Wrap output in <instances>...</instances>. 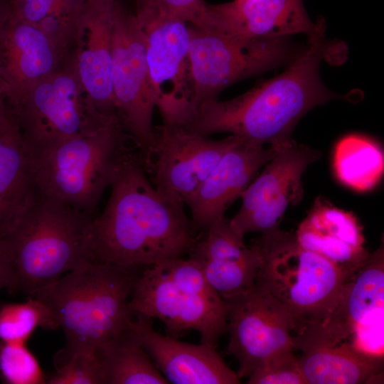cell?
Returning a JSON list of instances; mask_svg holds the SVG:
<instances>
[{
  "label": "cell",
  "instance_id": "1",
  "mask_svg": "<svg viewBox=\"0 0 384 384\" xmlns=\"http://www.w3.org/2000/svg\"><path fill=\"white\" fill-rule=\"evenodd\" d=\"M146 174L139 156L118 173L90 225V260L145 268L188 255L197 237L184 205L158 191Z\"/></svg>",
  "mask_w": 384,
  "mask_h": 384
},
{
  "label": "cell",
  "instance_id": "26",
  "mask_svg": "<svg viewBox=\"0 0 384 384\" xmlns=\"http://www.w3.org/2000/svg\"><path fill=\"white\" fill-rule=\"evenodd\" d=\"M198 263L210 287L224 301H228L255 287L262 257L258 247L252 242L241 256Z\"/></svg>",
  "mask_w": 384,
  "mask_h": 384
},
{
  "label": "cell",
  "instance_id": "21",
  "mask_svg": "<svg viewBox=\"0 0 384 384\" xmlns=\"http://www.w3.org/2000/svg\"><path fill=\"white\" fill-rule=\"evenodd\" d=\"M294 235L302 247L321 255L350 277L370 255L358 218L324 198L315 200Z\"/></svg>",
  "mask_w": 384,
  "mask_h": 384
},
{
  "label": "cell",
  "instance_id": "25",
  "mask_svg": "<svg viewBox=\"0 0 384 384\" xmlns=\"http://www.w3.org/2000/svg\"><path fill=\"white\" fill-rule=\"evenodd\" d=\"M383 159L376 142L361 134H348L335 146L334 169L343 184L357 191H366L380 181Z\"/></svg>",
  "mask_w": 384,
  "mask_h": 384
},
{
  "label": "cell",
  "instance_id": "23",
  "mask_svg": "<svg viewBox=\"0 0 384 384\" xmlns=\"http://www.w3.org/2000/svg\"><path fill=\"white\" fill-rule=\"evenodd\" d=\"M301 351L299 362L307 384L375 383L383 375V357L363 353L349 342Z\"/></svg>",
  "mask_w": 384,
  "mask_h": 384
},
{
  "label": "cell",
  "instance_id": "17",
  "mask_svg": "<svg viewBox=\"0 0 384 384\" xmlns=\"http://www.w3.org/2000/svg\"><path fill=\"white\" fill-rule=\"evenodd\" d=\"M118 0H85L72 50L80 80L96 109L116 115L112 87V47Z\"/></svg>",
  "mask_w": 384,
  "mask_h": 384
},
{
  "label": "cell",
  "instance_id": "16",
  "mask_svg": "<svg viewBox=\"0 0 384 384\" xmlns=\"http://www.w3.org/2000/svg\"><path fill=\"white\" fill-rule=\"evenodd\" d=\"M207 26H215L248 41H264L304 34L324 36L323 18L314 23L302 0H233L208 5Z\"/></svg>",
  "mask_w": 384,
  "mask_h": 384
},
{
  "label": "cell",
  "instance_id": "22",
  "mask_svg": "<svg viewBox=\"0 0 384 384\" xmlns=\"http://www.w3.org/2000/svg\"><path fill=\"white\" fill-rule=\"evenodd\" d=\"M38 192L28 146L5 102L0 110V240L15 229Z\"/></svg>",
  "mask_w": 384,
  "mask_h": 384
},
{
  "label": "cell",
  "instance_id": "9",
  "mask_svg": "<svg viewBox=\"0 0 384 384\" xmlns=\"http://www.w3.org/2000/svg\"><path fill=\"white\" fill-rule=\"evenodd\" d=\"M111 80L117 117L137 146L144 168L149 172L155 146L156 100L142 28L134 11L127 9L119 0L113 26Z\"/></svg>",
  "mask_w": 384,
  "mask_h": 384
},
{
  "label": "cell",
  "instance_id": "11",
  "mask_svg": "<svg viewBox=\"0 0 384 384\" xmlns=\"http://www.w3.org/2000/svg\"><path fill=\"white\" fill-rule=\"evenodd\" d=\"M383 247L370 253L366 262L346 283L341 299L317 329L294 337L300 351L318 345H334L347 338L359 351L374 356L383 353Z\"/></svg>",
  "mask_w": 384,
  "mask_h": 384
},
{
  "label": "cell",
  "instance_id": "33",
  "mask_svg": "<svg viewBox=\"0 0 384 384\" xmlns=\"http://www.w3.org/2000/svg\"><path fill=\"white\" fill-rule=\"evenodd\" d=\"M165 13L189 25L202 26L206 21L208 5L204 0H155Z\"/></svg>",
  "mask_w": 384,
  "mask_h": 384
},
{
  "label": "cell",
  "instance_id": "36",
  "mask_svg": "<svg viewBox=\"0 0 384 384\" xmlns=\"http://www.w3.org/2000/svg\"><path fill=\"white\" fill-rule=\"evenodd\" d=\"M6 16V2L5 0H0V26Z\"/></svg>",
  "mask_w": 384,
  "mask_h": 384
},
{
  "label": "cell",
  "instance_id": "5",
  "mask_svg": "<svg viewBox=\"0 0 384 384\" xmlns=\"http://www.w3.org/2000/svg\"><path fill=\"white\" fill-rule=\"evenodd\" d=\"M94 217L38 191L4 238L10 260L7 290L31 297L90 260L87 242Z\"/></svg>",
  "mask_w": 384,
  "mask_h": 384
},
{
  "label": "cell",
  "instance_id": "29",
  "mask_svg": "<svg viewBox=\"0 0 384 384\" xmlns=\"http://www.w3.org/2000/svg\"><path fill=\"white\" fill-rule=\"evenodd\" d=\"M48 384H104L100 361L94 352L77 353L55 365Z\"/></svg>",
  "mask_w": 384,
  "mask_h": 384
},
{
  "label": "cell",
  "instance_id": "30",
  "mask_svg": "<svg viewBox=\"0 0 384 384\" xmlns=\"http://www.w3.org/2000/svg\"><path fill=\"white\" fill-rule=\"evenodd\" d=\"M158 265L179 289L210 298L220 297L208 282L200 265L193 259L177 257Z\"/></svg>",
  "mask_w": 384,
  "mask_h": 384
},
{
  "label": "cell",
  "instance_id": "14",
  "mask_svg": "<svg viewBox=\"0 0 384 384\" xmlns=\"http://www.w3.org/2000/svg\"><path fill=\"white\" fill-rule=\"evenodd\" d=\"M154 138L149 172L151 183L161 193L184 206L222 156L242 141L233 135L212 139L166 124L154 127Z\"/></svg>",
  "mask_w": 384,
  "mask_h": 384
},
{
  "label": "cell",
  "instance_id": "10",
  "mask_svg": "<svg viewBox=\"0 0 384 384\" xmlns=\"http://www.w3.org/2000/svg\"><path fill=\"white\" fill-rule=\"evenodd\" d=\"M142 28L156 107L163 124L180 125L193 109L189 24L165 13L155 0H134Z\"/></svg>",
  "mask_w": 384,
  "mask_h": 384
},
{
  "label": "cell",
  "instance_id": "3",
  "mask_svg": "<svg viewBox=\"0 0 384 384\" xmlns=\"http://www.w3.org/2000/svg\"><path fill=\"white\" fill-rule=\"evenodd\" d=\"M142 269L87 260L31 296L46 305L64 333L66 344L55 365L95 351L129 326V300Z\"/></svg>",
  "mask_w": 384,
  "mask_h": 384
},
{
  "label": "cell",
  "instance_id": "20",
  "mask_svg": "<svg viewBox=\"0 0 384 384\" xmlns=\"http://www.w3.org/2000/svg\"><path fill=\"white\" fill-rule=\"evenodd\" d=\"M276 151L272 146L265 147L241 141L222 156L186 204L195 235L225 216L228 207L240 197Z\"/></svg>",
  "mask_w": 384,
  "mask_h": 384
},
{
  "label": "cell",
  "instance_id": "28",
  "mask_svg": "<svg viewBox=\"0 0 384 384\" xmlns=\"http://www.w3.org/2000/svg\"><path fill=\"white\" fill-rule=\"evenodd\" d=\"M0 378L9 384H44L47 375L26 343L0 341Z\"/></svg>",
  "mask_w": 384,
  "mask_h": 384
},
{
  "label": "cell",
  "instance_id": "7",
  "mask_svg": "<svg viewBox=\"0 0 384 384\" xmlns=\"http://www.w3.org/2000/svg\"><path fill=\"white\" fill-rule=\"evenodd\" d=\"M7 106L30 150L92 134L117 117H106L96 109L82 85L72 53L58 69Z\"/></svg>",
  "mask_w": 384,
  "mask_h": 384
},
{
  "label": "cell",
  "instance_id": "31",
  "mask_svg": "<svg viewBox=\"0 0 384 384\" xmlns=\"http://www.w3.org/2000/svg\"><path fill=\"white\" fill-rule=\"evenodd\" d=\"M83 0H5L6 17L32 24L41 31L63 9Z\"/></svg>",
  "mask_w": 384,
  "mask_h": 384
},
{
  "label": "cell",
  "instance_id": "34",
  "mask_svg": "<svg viewBox=\"0 0 384 384\" xmlns=\"http://www.w3.org/2000/svg\"><path fill=\"white\" fill-rule=\"evenodd\" d=\"M10 260L9 250L4 239L0 240V290L6 288L9 282Z\"/></svg>",
  "mask_w": 384,
  "mask_h": 384
},
{
  "label": "cell",
  "instance_id": "27",
  "mask_svg": "<svg viewBox=\"0 0 384 384\" xmlns=\"http://www.w3.org/2000/svg\"><path fill=\"white\" fill-rule=\"evenodd\" d=\"M55 330L58 326L46 305L34 297L20 303L0 304V341L26 343L38 328Z\"/></svg>",
  "mask_w": 384,
  "mask_h": 384
},
{
  "label": "cell",
  "instance_id": "32",
  "mask_svg": "<svg viewBox=\"0 0 384 384\" xmlns=\"http://www.w3.org/2000/svg\"><path fill=\"white\" fill-rule=\"evenodd\" d=\"M247 378L249 384H307L293 351L271 358Z\"/></svg>",
  "mask_w": 384,
  "mask_h": 384
},
{
  "label": "cell",
  "instance_id": "12",
  "mask_svg": "<svg viewBox=\"0 0 384 384\" xmlns=\"http://www.w3.org/2000/svg\"><path fill=\"white\" fill-rule=\"evenodd\" d=\"M128 305L132 314L161 321L173 337L192 329L199 333L201 343L216 348L227 331L226 304L221 297L179 289L159 265L142 270Z\"/></svg>",
  "mask_w": 384,
  "mask_h": 384
},
{
  "label": "cell",
  "instance_id": "4",
  "mask_svg": "<svg viewBox=\"0 0 384 384\" xmlns=\"http://www.w3.org/2000/svg\"><path fill=\"white\" fill-rule=\"evenodd\" d=\"M253 242L262 257L255 286L287 320L293 336L319 328L353 276L280 228L261 234Z\"/></svg>",
  "mask_w": 384,
  "mask_h": 384
},
{
  "label": "cell",
  "instance_id": "24",
  "mask_svg": "<svg viewBox=\"0 0 384 384\" xmlns=\"http://www.w3.org/2000/svg\"><path fill=\"white\" fill-rule=\"evenodd\" d=\"M95 353L104 384L169 383L129 325L98 346Z\"/></svg>",
  "mask_w": 384,
  "mask_h": 384
},
{
  "label": "cell",
  "instance_id": "18",
  "mask_svg": "<svg viewBox=\"0 0 384 384\" xmlns=\"http://www.w3.org/2000/svg\"><path fill=\"white\" fill-rule=\"evenodd\" d=\"M70 54L36 26L5 16L0 26V78L6 104L14 105Z\"/></svg>",
  "mask_w": 384,
  "mask_h": 384
},
{
  "label": "cell",
  "instance_id": "35",
  "mask_svg": "<svg viewBox=\"0 0 384 384\" xmlns=\"http://www.w3.org/2000/svg\"><path fill=\"white\" fill-rule=\"evenodd\" d=\"M6 87L4 82L0 78V110L6 102Z\"/></svg>",
  "mask_w": 384,
  "mask_h": 384
},
{
  "label": "cell",
  "instance_id": "13",
  "mask_svg": "<svg viewBox=\"0 0 384 384\" xmlns=\"http://www.w3.org/2000/svg\"><path fill=\"white\" fill-rule=\"evenodd\" d=\"M321 152L292 139L277 148L262 173L241 194V206L230 220L240 234L267 233L279 228L280 220L289 206L302 201V175L317 161Z\"/></svg>",
  "mask_w": 384,
  "mask_h": 384
},
{
  "label": "cell",
  "instance_id": "8",
  "mask_svg": "<svg viewBox=\"0 0 384 384\" xmlns=\"http://www.w3.org/2000/svg\"><path fill=\"white\" fill-rule=\"evenodd\" d=\"M189 36L192 110L217 99L232 84L289 62L297 55L288 38L248 41L215 26L191 25Z\"/></svg>",
  "mask_w": 384,
  "mask_h": 384
},
{
  "label": "cell",
  "instance_id": "19",
  "mask_svg": "<svg viewBox=\"0 0 384 384\" xmlns=\"http://www.w3.org/2000/svg\"><path fill=\"white\" fill-rule=\"evenodd\" d=\"M129 325L169 383H240L237 373L228 366L215 347L164 336L154 329L151 319L140 315L133 314Z\"/></svg>",
  "mask_w": 384,
  "mask_h": 384
},
{
  "label": "cell",
  "instance_id": "2",
  "mask_svg": "<svg viewBox=\"0 0 384 384\" xmlns=\"http://www.w3.org/2000/svg\"><path fill=\"white\" fill-rule=\"evenodd\" d=\"M338 48V43L324 35L308 39L284 72L235 98L198 105L179 127L206 137L229 133L257 145L283 146L309 111L332 100L348 99L326 87L319 75L321 61Z\"/></svg>",
  "mask_w": 384,
  "mask_h": 384
},
{
  "label": "cell",
  "instance_id": "15",
  "mask_svg": "<svg viewBox=\"0 0 384 384\" xmlns=\"http://www.w3.org/2000/svg\"><path fill=\"white\" fill-rule=\"evenodd\" d=\"M225 302L228 350L239 363L237 374L240 379L248 377L271 358L294 350L288 322L256 286L247 293Z\"/></svg>",
  "mask_w": 384,
  "mask_h": 384
},
{
  "label": "cell",
  "instance_id": "6",
  "mask_svg": "<svg viewBox=\"0 0 384 384\" xmlns=\"http://www.w3.org/2000/svg\"><path fill=\"white\" fill-rule=\"evenodd\" d=\"M29 153L38 190L91 215L123 166L140 156L117 117L92 134Z\"/></svg>",
  "mask_w": 384,
  "mask_h": 384
}]
</instances>
